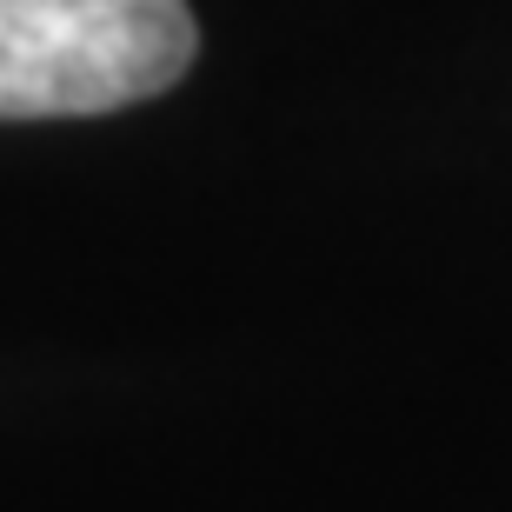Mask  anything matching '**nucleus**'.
Returning <instances> with one entry per match:
<instances>
[{"mask_svg":"<svg viewBox=\"0 0 512 512\" xmlns=\"http://www.w3.org/2000/svg\"><path fill=\"white\" fill-rule=\"evenodd\" d=\"M187 0H0V120L114 114L193 67Z\"/></svg>","mask_w":512,"mask_h":512,"instance_id":"nucleus-1","label":"nucleus"}]
</instances>
